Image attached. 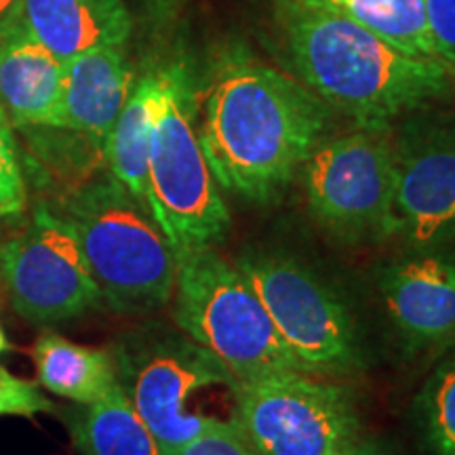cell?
I'll list each match as a JSON object with an SVG mask.
<instances>
[{
    "instance_id": "1",
    "label": "cell",
    "mask_w": 455,
    "mask_h": 455,
    "mask_svg": "<svg viewBox=\"0 0 455 455\" xmlns=\"http://www.w3.org/2000/svg\"><path fill=\"white\" fill-rule=\"evenodd\" d=\"M272 51L284 72L361 129H392L455 104V66L409 55L350 17L306 0H270Z\"/></svg>"
},
{
    "instance_id": "2",
    "label": "cell",
    "mask_w": 455,
    "mask_h": 455,
    "mask_svg": "<svg viewBox=\"0 0 455 455\" xmlns=\"http://www.w3.org/2000/svg\"><path fill=\"white\" fill-rule=\"evenodd\" d=\"M335 118L338 112L291 74L235 61L213 78L196 131L220 190L270 203L333 133Z\"/></svg>"
},
{
    "instance_id": "3",
    "label": "cell",
    "mask_w": 455,
    "mask_h": 455,
    "mask_svg": "<svg viewBox=\"0 0 455 455\" xmlns=\"http://www.w3.org/2000/svg\"><path fill=\"white\" fill-rule=\"evenodd\" d=\"M110 352L118 386L163 455L236 418L241 384L178 325L148 323L123 333Z\"/></svg>"
},
{
    "instance_id": "4",
    "label": "cell",
    "mask_w": 455,
    "mask_h": 455,
    "mask_svg": "<svg viewBox=\"0 0 455 455\" xmlns=\"http://www.w3.org/2000/svg\"><path fill=\"white\" fill-rule=\"evenodd\" d=\"M44 204L74 228L108 308L148 315L169 304L178 281L173 247L150 209L112 173Z\"/></svg>"
},
{
    "instance_id": "5",
    "label": "cell",
    "mask_w": 455,
    "mask_h": 455,
    "mask_svg": "<svg viewBox=\"0 0 455 455\" xmlns=\"http://www.w3.org/2000/svg\"><path fill=\"white\" fill-rule=\"evenodd\" d=\"M306 373L348 378L367 369V335L355 304L304 255L253 244L235 259Z\"/></svg>"
},
{
    "instance_id": "6",
    "label": "cell",
    "mask_w": 455,
    "mask_h": 455,
    "mask_svg": "<svg viewBox=\"0 0 455 455\" xmlns=\"http://www.w3.org/2000/svg\"><path fill=\"white\" fill-rule=\"evenodd\" d=\"M148 207L178 261L215 247L230 230V212L198 140L190 84L180 68L158 72L148 150Z\"/></svg>"
},
{
    "instance_id": "7",
    "label": "cell",
    "mask_w": 455,
    "mask_h": 455,
    "mask_svg": "<svg viewBox=\"0 0 455 455\" xmlns=\"http://www.w3.org/2000/svg\"><path fill=\"white\" fill-rule=\"evenodd\" d=\"M173 293L175 325L212 352L238 384L304 371L247 278L215 247L178 261Z\"/></svg>"
},
{
    "instance_id": "8",
    "label": "cell",
    "mask_w": 455,
    "mask_h": 455,
    "mask_svg": "<svg viewBox=\"0 0 455 455\" xmlns=\"http://www.w3.org/2000/svg\"><path fill=\"white\" fill-rule=\"evenodd\" d=\"M298 178L308 209L339 243L392 241L395 152L392 129L329 135L301 164Z\"/></svg>"
},
{
    "instance_id": "9",
    "label": "cell",
    "mask_w": 455,
    "mask_h": 455,
    "mask_svg": "<svg viewBox=\"0 0 455 455\" xmlns=\"http://www.w3.org/2000/svg\"><path fill=\"white\" fill-rule=\"evenodd\" d=\"M235 419L258 455H339L361 436L355 390L304 371L241 384Z\"/></svg>"
},
{
    "instance_id": "10",
    "label": "cell",
    "mask_w": 455,
    "mask_h": 455,
    "mask_svg": "<svg viewBox=\"0 0 455 455\" xmlns=\"http://www.w3.org/2000/svg\"><path fill=\"white\" fill-rule=\"evenodd\" d=\"M392 241L403 249L455 244V106H428L392 127Z\"/></svg>"
},
{
    "instance_id": "11",
    "label": "cell",
    "mask_w": 455,
    "mask_h": 455,
    "mask_svg": "<svg viewBox=\"0 0 455 455\" xmlns=\"http://www.w3.org/2000/svg\"><path fill=\"white\" fill-rule=\"evenodd\" d=\"M0 281L13 310L34 325L70 321L104 304L76 232L44 203L0 244Z\"/></svg>"
},
{
    "instance_id": "12",
    "label": "cell",
    "mask_w": 455,
    "mask_h": 455,
    "mask_svg": "<svg viewBox=\"0 0 455 455\" xmlns=\"http://www.w3.org/2000/svg\"><path fill=\"white\" fill-rule=\"evenodd\" d=\"M373 291L407 358L455 348V244L403 249L373 270Z\"/></svg>"
},
{
    "instance_id": "13",
    "label": "cell",
    "mask_w": 455,
    "mask_h": 455,
    "mask_svg": "<svg viewBox=\"0 0 455 455\" xmlns=\"http://www.w3.org/2000/svg\"><path fill=\"white\" fill-rule=\"evenodd\" d=\"M135 87L123 44L93 47L66 61L55 129L76 131L104 148Z\"/></svg>"
},
{
    "instance_id": "14",
    "label": "cell",
    "mask_w": 455,
    "mask_h": 455,
    "mask_svg": "<svg viewBox=\"0 0 455 455\" xmlns=\"http://www.w3.org/2000/svg\"><path fill=\"white\" fill-rule=\"evenodd\" d=\"M66 61L15 21L0 36V106L13 127H55Z\"/></svg>"
},
{
    "instance_id": "15",
    "label": "cell",
    "mask_w": 455,
    "mask_h": 455,
    "mask_svg": "<svg viewBox=\"0 0 455 455\" xmlns=\"http://www.w3.org/2000/svg\"><path fill=\"white\" fill-rule=\"evenodd\" d=\"M17 24L60 57L127 43L133 20L124 0H20Z\"/></svg>"
},
{
    "instance_id": "16",
    "label": "cell",
    "mask_w": 455,
    "mask_h": 455,
    "mask_svg": "<svg viewBox=\"0 0 455 455\" xmlns=\"http://www.w3.org/2000/svg\"><path fill=\"white\" fill-rule=\"evenodd\" d=\"M32 358L43 388L78 405H91L118 386L110 350L81 346L60 333L38 335Z\"/></svg>"
},
{
    "instance_id": "17",
    "label": "cell",
    "mask_w": 455,
    "mask_h": 455,
    "mask_svg": "<svg viewBox=\"0 0 455 455\" xmlns=\"http://www.w3.org/2000/svg\"><path fill=\"white\" fill-rule=\"evenodd\" d=\"M68 430L81 455H163L121 386L68 415Z\"/></svg>"
},
{
    "instance_id": "18",
    "label": "cell",
    "mask_w": 455,
    "mask_h": 455,
    "mask_svg": "<svg viewBox=\"0 0 455 455\" xmlns=\"http://www.w3.org/2000/svg\"><path fill=\"white\" fill-rule=\"evenodd\" d=\"M158 74H146L135 83L127 104L104 144V158L114 180H118L141 204L148 207V150L155 116ZM150 209V207H148Z\"/></svg>"
},
{
    "instance_id": "19",
    "label": "cell",
    "mask_w": 455,
    "mask_h": 455,
    "mask_svg": "<svg viewBox=\"0 0 455 455\" xmlns=\"http://www.w3.org/2000/svg\"><path fill=\"white\" fill-rule=\"evenodd\" d=\"M350 17L409 55L436 57L424 0H306Z\"/></svg>"
},
{
    "instance_id": "20",
    "label": "cell",
    "mask_w": 455,
    "mask_h": 455,
    "mask_svg": "<svg viewBox=\"0 0 455 455\" xmlns=\"http://www.w3.org/2000/svg\"><path fill=\"white\" fill-rule=\"evenodd\" d=\"M411 418L426 455H455V352L419 388Z\"/></svg>"
},
{
    "instance_id": "21",
    "label": "cell",
    "mask_w": 455,
    "mask_h": 455,
    "mask_svg": "<svg viewBox=\"0 0 455 455\" xmlns=\"http://www.w3.org/2000/svg\"><path fill=\"white\" fill-rule=\"evenodd\" d=\"M28 188L13 138V124L0 106V212L15 215L24 212Z\"/></svg>"
},
{
    "instance_id": "22",
    "label": "cell",
    "mask_w": 455,
    "mask_h": 455,
    "mask_svg": "<svg viewBox=\"0 0 455 455\" xmlns=\"http://www.w3.org/2000/svg\"><path fill=\"white\" fill-rule=\"evenodd\" d=\"M167 455H258L236 419L213 426Z\"/></svg>"
},
{
    "instance_id": "23",
    "label": "cell",
    "mask_w": 455,
    "mask_h": 455,
    "mask_svg": "<svg viewBox=\"0 0 455 455\" xmlns=\"http://www.w3.org/2000/svg\"><path fill=\"white\" fill-rule=\"evenodd\" d=\"M55 409L36 384L15 378L7 369L0 367V415L34 418L38 413H53Z\"/></svg>"
},
{
    "instance_id": "24",
    "label": "cell",
    "mask_w": 455,
    "mask_h": 455,
    "mask_svg": "<svg viewBox=\"0 0 455 455\" xmlns=\"http://www.w3.org/2000/svg\"><path fill=\"white\" fill-rule=\"evenodd\" d=\"M435 53L455 66V0H424Z\"/></svg>"
},
{
    "instance_id": "25",
    "label": "cell",
    "mask_w": 455,
    "mask_h": 455,
    "mask_svg": "<svg viewBox=\"0 0 455 455\" xmlns=\"http://www.w3.org/2000/svg\"><path fill=\"white\" fill-rule=\"evenodd\" d=\"M339 455H395L392 453V447L388 443L379 441V439H358L352 443L348 449H344Z\"/></svg>"
},
{
    "instance_id": "26",
    "label": "cell",
    "mask_w": 455,
    "mask_h": 455,
    "mask_svg": "<svg viewBox=\"0 0 455 455\" xmlns=\"http://www.w3.org/2000/svg\"><path fill=\"white\" fill-rule=\"evenodd\" d=\"M17 7L20 0H0V36L15 26Z\"/></svg>"
},
{
    "instance_id": "27",
    "label": "cell",
    "mask_w": 455,
    "mask_h": 455,
    "mask_svg": "<svg viewBox=\"0 0 455 455\" xmlns=\"http://www.w3.org/2000/svg\"><path fill=\"white\" fill-rule=\"evenodd\" d=\"M9 348H11V344H9V338H7V333H4L3 325H0V355H3V352H7Z\"/></svg>"
},
{
    "instance_id": "28",
    "label": "cell",
    "mask_w": 455,
    "mask_h": 455,
    "mask_svg": "<svg viewBox=\"0 0 455 455\" xmlns=\"http://www.w3.org/2000/svg\"><path fill=\"white\" fill-rule=\"evenodd\" d=\"M0 215H3V212H0Z\"/></svg>"
}]
</instances>
